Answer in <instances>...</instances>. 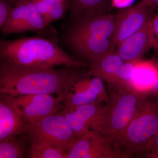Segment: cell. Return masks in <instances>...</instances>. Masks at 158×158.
<instances>
[{
    "mask_svg": "<svg viewBox=\"0 0 158 158\" xmlns=\"http://www.w3.org/2000/svg\"><path fill=\"white\" fill-rule=\"evenodd\" d=\"M78 67L40 69L1 62L0 92L9 95L51 94L64 98L82 77Z\"/></svg>",
    "mask_w": 158,
    "mask_h": 158,
    "instance_id": "6da1fadb",
    "label": "cell"
},
{
    "mask_svg": "<svg viewBox=\"0 0 158 158\" xmlns=\"http://www.w3.org/2000/svg\"><path fill=\"white\" fill-rule=\"evenodd\" d=\"M0 59L1 62L40 69L59 65L78 68L87 65L50 40L38 37L1 40Z\"/></svg>",
    "mask_w": 158,
    "mask_h": 158,
    "instance_id": "7a4b0ae2",
    "label": "cell"
},
{
    "mask_svg": "<svg viewBox=\"0 0 158 158\" xmlns=\"http://www.w3.org/2000/svg\"><path fill=\"white\" fill-rule=\"evenodd\" d=\"M146 93L133 88L118 90L110 86L104 107L90 125L89 130L98 132L115 146L135 116Z\"/></svg>",
    "mask_w": 158,
    "mask_h": 158,
    "instance_id": "3957f363",
    "label": "cell"
},
{
    "mask_svg": "<svg viewBox=\"0 0 158 158\" xmlns=\"http://www.w3.org/2000/svg\"><path fill=\"white\" fill-rule=\"evenodd\" d=\"M158 132V95L148 92L115 147L122 158L144 157Z\"/></svg>",
    "mask_w": 158,
    "mask_h": 158,
    "instance_id": "277c9868",
    "label": "cell"
},
{
    "mask_svg": "<svg viewBox=\"0 0 158 158\" xmlns=\"http://www.w3.org/2000/svg\"><path fill=\"white\" fill-rule=\"evenodd\" d=\"M26 134L31 144H49L65 153L76 138L61 111L28 123Z\"/></svg>",
    "mask_w": 158,
    "mask_h": 158,
    "instance_id": "5b68a950",
    "label": "cell"
},
{
    "mask_svg": "<svg viewBox=\"0 0 158 158\" xmlns=\"http://www.w3.org/2000/svg\"><path fill=\"white\" fill-rule=\"evenodd\" d=\"M1 97L8 101L28 123L58 113L65 108L64 98L54 94H1Z\"/></svg>",
    "mask_w": 158,
    "mask_h": 158,
    "instance_id": "8992f818",
    "label": "cell"
},
{
    "mask_svg": "<svg viewBox=\"0 0 158 158\" xmlns=\"http://www.w3.org/2000/svg\"><path fill=\"white\" fill-rule=\"evenodd\" d=\"M65 158H122L112 143L96 131L89 130L74 140Z\"/></svg>",
    "mask_w": 158,
    "mask_h": 158,
    "instance_id": "52a82bcc",
    "label": "cell"
},
{
    "mask_svg": "<svg viewBox=\"0 0 158 158\" xmlns=\"http://www.w3.org/2000/svg\"><path fill=\"white\" fill-rule=\"evenodd\" d=\"M153 9L141 2L117 12L112 42L114 48L131 35L148 25L154 15Z\"/></svg>",
    "mask_w": 158,
    "mask_h": 158,
    "instance_id": "ba28073f",
    "label": "cell"
},
{
    "mask_svg": "<svg viewBox=\"0 0 158 158\" xmlns=\"http://www.w3.org/2000/svg\"><path fill=\"white\" fill-rule=\"evenodd\" d=\"M108 97L103 81L94 77H81L64 98L65 108L75 107L96 102H105Z\"/></svg>",
    "mask_w": 158,
    "mask_h": 158,
    "instance_id": "9c48e42d",
    "label": "cell"
},
{
    "mask_svg": "<svg viewBox=\"0 0 158 158\" xmlns=\"http://www.w3.org/2000/svg\"><path fill=\"white\" fill-rule=\"evenodd\" d=\"M151 21L116 47L115 52L124 62L141 60L148 51L154 47L156 39Z\"/></svg>",
    "mask_w": 158,
    "mask_h": 158,
    "instance_id": "30bf717a",
    "label": "cell"
},
{
    "mask_svg": "<svg viewBox=\"0 0 158 158\" xmlns=\"http://www.w3.org/2000/svg\"><path fill=\"white\" fill-rule=\"evenodd\" d=\"M68 41L76 52L91 65L115 50L112 39L102 36L68 35Z\"/></svg>",
    "mask_w": 158,
    "mask_h": 158,
    "instance_id": "8fae6325",
    "label": "cell"
},
{
    "mask_svg": "<svg viewBox=\"0 0 158 158\" xmlns=\"http://www.w3.org/2000/svg\"><path fill=\"white\" fill-rule=\"evenodd\" d=\"M116 17L114 15H96L77 18L68 35H88L112 38L115 31Z\"/></svg>",
    "mask_w": 158,
    "mask_h": 158,
    "instance_id": "7c38bea8",
    "label": "cell"
},
{
    "mask_svg": "<svg viewBox=\"0 0 158 158\" xmlns=\"http://www.w3.org/2000/svg\"><path fill=\"white\" fill-rule=\"evenodd\" d=\"M104 102L81 105L73 108H64L61 111L76 137L89 131L91 123L98 117L104 106Z\"/></svg>",
    "mask_w": 158,
    "mask_h": 158,
    "instance_id": "4fadbf2b",
    "label": "cell"
},
{
    "mask_svg": "<svg viewBox=\"0 0 158 158\" xmlns=\"http://www.w3.org/2000/svg\"><path fill=\"white\" fill-rule=\"evenodd\" d=\"M28 125L15 108L1 97L0 141L26 134Z\"/></svg>",
    "mask_w": 158,
    "mask_h": 158,
    "instance_id": "5bb4252c",
    "label": "cell"
},
{
    "mask_svg": "<svg viewBox=\"0 0 158 158\" xmlns=\"http://www.w3.org/2000/svg\"><path fill=\"white\" fill-rule=\"evenodd\" d=\"M158 78V59L140 60L135 62L132 87L143 93L150 92Z\"/></svg>",
    "mask_w": 158,
    "mask_h": 158,
    "instance_id": "9a60e30c",
    "label": "cell"
},
{
    "mask_svg": "<svg viewBox=\"0 0 158 158\" xmlns=\"http://www.w3.org/2000/svg\"><path fill=\"white\" fill-rule=\"evenodd\" d=\"M124 62L121 57L113 51L90 65L88 74L99 78L110 86H113Z\"/></svg>",
    "mask_w": 158,
    "mask_h": 158,
    "instance_id": "2e32d148",
    "label": "cell"
},
{
    "mask_svg": "<svg viewBox=\"0 0 158 158\" xmlns=\"http://www.w3.org/2000/svg\"><path fill=\"white\" fill-rule=\"evenodd\" d=\"M113 0H73L71 13L76 19L109 13Z\"/></svg>",
    "mask_w": 158,
    "mask_h": 158,
    "instance_id": "e0dca14e",
    "label": "cell"
},
{
    "mask_svg": "<svg viewBox=\"0 0 158 158\" xmlns=\"http://www.w3.org/2000/svg\"><path fill=\"white\" fill-rule=\"evenodd\" d=\"M27 1L15 6L5 24L1 28L3 34L7 35L20 33V30L25 17Z\"/></svg>",
    "mask_w": 158,
    "mask_h": 158,
    "instance_id": "ac0fdd59",
    "label": "cell"
},
{
    "mask_svg": "<svg viewBox=\"0 0 158 158\" xmlns=\"http://www.w3.org/2000/svg\"><path fill=\"white\" fill-rule=\"evenodd\" d=\"M44 19L37 9L33 0H27L26 4L25 17L20 33L37 31L46 26Z\"/></svg>",
    "mask_w": 158,
    "mask_h": 158,
    "instance_id": "d6986e66",
    "label": "cell"
},
{
    "mask_svg": "<svg viewBox=\"0 0 158 158\" xmlns=\"http://www.w3.org/2000/svg\"><path fill=\"white\" fill-rule=\"evenodd\" d=\"M25 152V144L17 136L0 141V158H24Z\"/></svg>",
    "mask_w": 158,
    "mask_h": 158,
    "instance_id": "ffe728a7",
    "label": "cell"
},
{
    "mask_svg": "<svg viewBox=\"0 0 158 158\" xmlns=\"http://www.w3.org/2000/svg\"><path fill=\"white\" fill-rule=\"evenodd\" d=\"M65 152L49 144L31 143L28 157L65 158Z\"/></svg>",
    "mask_w": 158,
    "mask_h": 158,
    "instance_id": "44dd1931",
    "label": "cell"
},
{
    "mask_svg": "<svg viewBox=\"0 0 158 158\" xmlns=\"http://www.w3.org/2000/svg\"><path fill=\"white\" fill-rule=\"evenodd\" d=\"M135 62H125L118 72L114 85L111 86L120 90H127L133 88L132 82Z\"/></svg>",
    "mask_w": 158,
    "mask_h": 158,
    "instance_id": "7402d4cb",
    "label": "cell"
},
{
    "mask_svg": "<svg viewBox=\"0 0 158 158\" xmlns=\"http://www.w3.org/2000/svg\"><path fill=\"white\" fill-rule=\"evenodd\" d=\"M48 9V14L44 18L46 24L61 18L64 14V6L62 0H42Z\"/></svg>",
    "mask_w": 158,
    "mask_h": 158,
    "instance_id": "603a6c76",
    "label": "cell"
},
{
    "mask_svg": "<svg viewBox=\"0 0 158 158\" xmlns=\"http://www.w3.org/2000/svg\"><path fill=\"white\" fill-rule=\"evenodd\" d=\"M14 6L8 0H0V28L2 27Z\"/></svg>",
    "mask_w": 158,
    "mask_h": 158,
    "instance_id": "cb8c5ba5",
    "label": "cell"
},
{
    "mask_svg": "<svg viewBox=\"0 0 158 158\" xmlns=\"http://www.w3.org/2000/svg\"><path fill=\"white\" fill-rule=\"evenodd\" d=\"M144 157L158 158V132L150 142L144 153Z\"/></svg>",
    "mask_w": 158,
    "mask_h": 158,
    "instance_id": "d4e9b609",
    "label": "cell"
},
{
    "mask_svg": "<svg viewBox=\"0 0 158 158\" xmlns=\"http://www.w3.org/2000/svg\"><path fill=\"white\" fill-rule=\"evenodd\" d=\"M153 30L155 34L156 43L154 49L157 55H158V14L154 15L151 21Z\"/></svg>",
    "mask_w": 158,
    "mask_h": 158,
    "instance_id": "484cf974",
    "label": "cell"
},
{
    "mask_svg": "<svg viewBox=\"0 0 158 158\" xmlns=\"http://www.w3.org/2000/svg\"><path fill=\"white\" fill-rule=\"evenodd\" d=\"M36 5L38 11L43 17L44 19L46 17L48 14V10L45 3L42 0H33Z\"/></svg>",
    "mask_w": 158,
    "mask_h": 158,
    "instance_id": "4316f807",
    "label": "cell"
},
{
    "mask_svg": "<svg viewBox=\"0 0 158 158\" xmlns=\"http://www.w3.org/2000/svg\"><path fill=\"white\" fill-rule=\"evenodd\" d=\"M141 1L153 9L158 6V0H141Z\"/></svg>",
    "mask_w": 158,
    "mask_h": 158,
    "instance_id": "83f0119b",
    "label": "cell"
},
{
    "mask_svg": "<svg viewBox=\"0 0 158 158\" xmlns=\"http://www.w3.org/2000/svg\"><path fill=\"white\" fill-rule=\"evenodd\" d=\"M9 2H11V3L13 4L15 6L17 5V4L21 2H23V1H27V0H8Z\"/></svg>",
    "mask_w": 158,
    "mask_h": 158,
    "instance_id": "f1b7e54d",
    "label": "cell"
}]
</instances>
